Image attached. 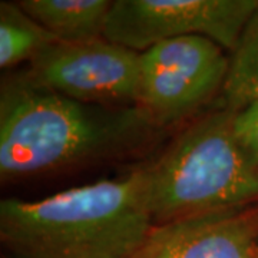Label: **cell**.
Listing matches in <instances>:
<instances>
[{
  "mask_svg": "<svg viewBox=\"0 0 258 258\" xmlns=\"http://www.w3.org/2000/svg\"><path fill=\"white\" fill-rule=\"evenodd\" d=\"M157 126L139 105L85 103L28 75L10 78L0 93V174L20 178L120 155Z\"/></svg>",
  "mask_w": 258,
  "mask_h": 258,
  "instance_id": "cell-1",
  "label": "cell"
},
{
  "mask_svg": "<svg viewBox=\"0 0 258 258\" xmlns=\"http://www.w3.org/2000/svg\"><path fill=\"white\" fill-rule=\"evenodd\" d=\"M152 227L145 168L36 201L0 203V240L12 258H129Z\"/></svg>",
  "mask_w": 258,
  "mask_h": 258,
  "instance_id": "cell-2",
  "label": "cell"
},
{
  "mask_svg": "<svg viewBox=\"0 0 258 258\" xmlns=\"http://www.w3.org/2000/svg\"><path fill=\"white\" fill-rule=\"evenodd\" d=\"M232 120L225 106L212 112L145 168L154 225L258 201V165L240 145Z\"/></svg>",
  "mask_w": 258,
  "mask_h": 258,
  "instance_id": "cell-3",
  "label": "cell"
},
{
  "mask_svg": "<svg viewBox=\"0 0 258 258\" xmlns=\"http://www.w3.org/2000/svg\"><path fill=\"white\" fill-rule=\"evenodd\" d=\"M257 10V0H116L103 37L142 53L165 40L204 36L232 52Z\"/></svg>",
  "mask_w": 258,
  "mask_h": 258,
  "instance_id": "cell-4",
  "label": "cell"
},
{
  "mask_svg": "<svg viewBox=\"0 0 258 258\" xmlns=\"http://www.w3.org/2000/svg\"><path fill=\"white\" fill-rule=\"evenodd\" d=\"M224 50L204 36L176 37L147 49L141 53L139 106L158 126L186 116L224 88L230 71Z\"/></svg>",
  "mask_w": 258,
  "mask_h": 258,
  "instance_id": "cell-5",
  "label": "cell"
},
{
  "mask_svg": "<svg viewBox=\"0 0 258 258\" xmlns=\"http://www.w3.org/2000/svg\"><path fill=\"white\" fill-rule=\"evenodd\" d=\"M28 76L75 101L139 105L141 53L105 37L56 42L30 62Z\"/></svg>",
  "mask_w": 258,
  "mask_h": 258,
  "instance_id": "cell-6",
  "label": "cell"
},
{
  "mask_svg": "<svg viewBox=\"0 0 258 258\" xmlns=\"http://www.w3.org/2000/svg\"><path fill=\"white\" fill-rule=\"evenodd\" d=\"M129 258H258V205L155 224Z\"/></svg>",
  "mask_w": 258,
  "mask_h": 258,
  "instance_id": "cell-7",
  "label": "cell"
},
{
  "mask_svg": "<svg viewBox=\"0 0 258 258\" xmlns=\"http://www.w3.org/2000/svg\"><path fill=\"white\" fill-rule=\"evenodd\" d=\"M18 5L57 42L103 37L112 8L108 0H22Z\"/></svg>",
  "mask_w": 258,
  "mask_h": 258,
  "instance_id": "cell-8",
  "label": "cell"
},
{
  "mask_svg": "<svg viewBox=\"0 0 258 258\" xmlns=\"http://www.w3.org/2000/svg\"><path fill=\"white\" fill-rule=\"evenodd\" d=\"M56 39L18 3L0 5V66L12 68L25 60H33Z\"/></svg>",
  "mask_w": 258,
  "mask_h": 258,
  "instance_id": "cell-9",
  "label": "cell"
},
{
  "mask_svg": "<svg viewBox=\"0 0 258 258\" xmlns=\"http://www.w3.org/2000/svg\"><path fill=\"white\" fill-rule=\"evenodd\" d=\"M222 92L224 106L232 112L258 103V10L232 50Z\"/></svg>",
  "mask_w": 258,
  "mask_h": 258,
  "instance_id": "cell-10",
  "label": "cell"
},
{
  "mask_svg": "<svg viewBox=\"0 0 258 258\" xmlns=\"http://www.w3.org/2000/svg\"><path fill=\"white\" fill-rule=\"evenodd\" d=\"M232 126L242 149L258 165V103L234 112Z\"/></svg>",
  "mask_w": 258,
  "mask_h": 258,
  "instance_id": "cell-11",
  "label": "cell"
}]
</instances>
